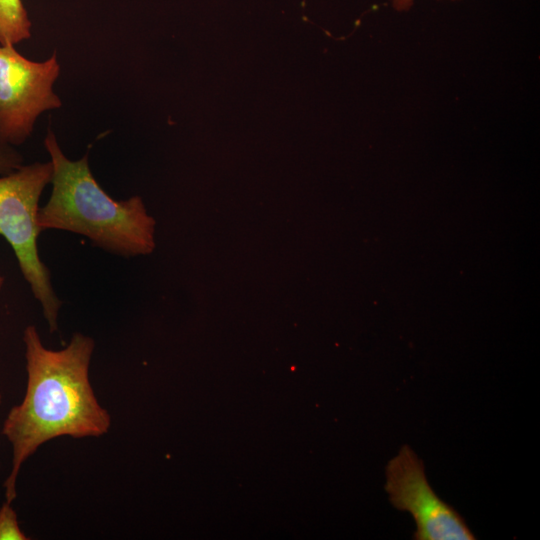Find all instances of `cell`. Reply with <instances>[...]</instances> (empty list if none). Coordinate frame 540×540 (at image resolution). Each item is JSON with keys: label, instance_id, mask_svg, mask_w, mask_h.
I'll use <instances>...</instances> for the list:
<instances>
[{"label": "cell", "instance_id": "1", "mask_svg": "<svg viewBox=\"0 0 540 540\" xmlns=\"http://www.w3.org/2000/svg\"><path fill=\"white\" fill-rule=\"evenodd\" d=\"M27 371L22 402L12 407L2 434L12 445V466L4 482L5 499L13 502L22 464L44 443L61 436L99 437L111 426L89 380L94 340L74 333L60 350L47 349L34 326L24 330Z\"/></svg>", "mask_w": 540, "mask_h": 540}, {"label": "cell", "instance_id": "2", "mask_svg": "<svg viewBox=\"0 0 540 540\" xmlns=\"http://www.w3.org/2000/svg\"><path fill=\"white\" fill-rule=\"evenodd\" d=\"M44 146L53 174L51 195L37 214L42 231L56 229L80 234L93 246L122 257L153 251L155 220L147 213L141 197H110L94 178L87 154L76 161L68 159L50 129Z\"/></svg>", "mask_w": 540, "mask_h": 540}, {"label": "cell", "instance_id": "3", "mask_svg": "<svg viewBox=\"0 0 540 540\" xmlns=\"http://www.w3.org/2000/svg\"><path fill=\"white\" fill-rule=\"evenodd\" d=\"M51 161L34 162L0 177V235L14 250L24 279L41 304L50 332L58 328L62 302L57 297L48 267L39 257L37 222L39 200L51 183Z\"/></svg>", "mask_w": 540, "mask_h": 540}, {"label": "cell", "instance_id": "4", "mask_svg": "<svg viewBox=\"0 0 540 540\" xmlns=\"http://www.w3.org/2000/svg\"><path fill=\"white\" fill-rule=\"evenodd\" d=\"M60 74L56 53L33 61L14 45H0V139L17 146L32 134L37 118L62 102L53 86Z\"/></svg>", "mask_w": 540, "mask_h": 540}, {"label": "cell", "instance_id": "5", "mask_svg": "<svg viewBox=\"0 0 540 540\" xmlns=\"http://www.w3.org/2000/svg\"><path fill=\"white\" fill-rule=\"evenodd\" d=\"M385 490L396 509L412 515L416 523L414 539H475L461 515L435 494L423 462L408 445L388 462Z\"/></svg>", "mask_w": 540, "mask_h": 540}, {"label": "cell", "instance_id": "6", "mask_svg": "<svg viewBox=\"0 0 540 540\" xmlns=\"http://www.w3.org/2000/svg\"><path fill=\"white\" fill-rule=\"evenodd\" d=\"M31 26L22 0H0V45H16L29 39Z\"/></svg>", "mask_w": 540, "mask_h": 540}, {"label": "cell", "instance_id": "7", "mask_svg": "<svg viewBox=\"0 0 540 540\" xmlns=\"http://www.w3.org/2000/svg\"><path fill=\"white\" fill-rule=\"evenodd\" d=\"M12 502L5 500L0 507V540H28L21 530Z\"/></svg>", "mask_w": 540, "mask_h": 540}, {"label": "cell", "instance_id": "8", "mask_svg": "<svg viewBox=\"0 0 540 540\" xmlns=\"http://www.w3.org/2000/svg\"><path fill=\"white\" fill-rule=\"evenodd\" d=\"M24 158L14 146L0 139V175L8 174L23 165Z\"/></svg>", "mask_w": 540, "mask_h": 540}, {"label": "cell", "instance_id": "9", "mask_svg": "<svg viewBox=\"0 0 540 540\" xmlns=\"http://www.w3.org/2000/svg\"><path fill=\"white\" fill-rule=\"evenodd\" d=\"M414 0H391L392 6L398 11H404L411 7Z\"/></svg>", "mask_w": 540, "mask_h": 540}, {"label": "cell", "instance_id": "10", "mask_svg": "<svg viewBox=\"0 0 540 540\" xmlns=\"http://www.w3.org/2000/svg\"><path fill=\"white\" fill-rule=\"evenodd\" d=\"M3 283H4V278L0 275V290L3 286Z\"/></svg>", "mask_w": 540, "mask_h": 540}, {"label": "cell", "instance_id": "11", "mask_svg": "<svg viewBox=\"0 0 540 540\" xmlns=\"http://www.w3.org/2000/svg\"><path fill=\"white\" fill-rule=\"evenodd\" d=\"M0 404H1V394H0Z\"/></svg>", "mask_w": 540, "mask_h": 540}]
</instances>
